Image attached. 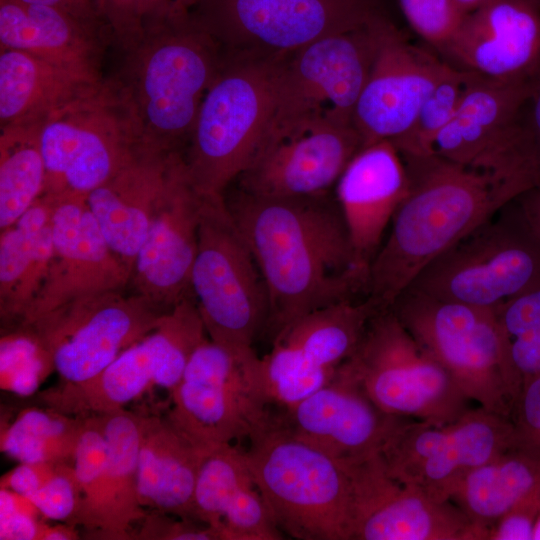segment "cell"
<instances>
[{"label":"cell","instance_id":"obj_1","mask_svg":"<svg viewBox=\"0 0 540 540\" xmlns=\"http://www.w3.org/2000/svg\"><path fill=\"white\" fill-rule=\"evenodd\" d=\"M225 203L263 277L272 338L312 311L365 297L368 270L357 260L336 199L268 198L238 189Z\"/></svg>","mask_w":540,"mask_h":540},{"label":"cell","instance_id":"obj_2","mask_svg":"<svg viewBox=\"0 0 540 540\" xmlns=\"http://www.w3.org/2000/svg\"><path fill=\"white\" fill-rule=\"evenodd\" d=\"M401 155L408 192L369 265L365 288V297L382 309L443 252L520 195L488 171L435 153Z\"/></svg>","mask_w":540,"mask_h":540},{"label":"cell","instance_id":"obj_3","mask_svg":"<svg viewBox=\"0 0 540 540\" xmlns=\"http://www.w3.org/2000/svg\"><path fill=\"white\" fill-rule=\"evenodd\" d=\"M113 77L137 122L145 149L183 152L203 98L226 56L192 12L144 18V33L124 52Z\"/></svg>","mask_w":540,"mask_h":540},{"label":"cell","instance_id":"obj_4","mask_svg":"<svg viewBox=\"0 0 540 540\" xmlns=\"http://www.w3.org/2000/svg\"><path fill=\"white\" fill-rule=\"evenodd\" d=\"M285 57L226 52L183 152L188 180L201 195L224 196L250 166L267 130Z\"/></svg>","mask_w":540,"mask_h":540},{"label":"cell","instance_id":"obj_5","mask_svg":"<svg viewBox=\"0 0 540 540\" xmlns=\"http://www.w3.org/2000/svg\"><path fill=\"white\" fill-rule=\"evenodd\" d=\"M245 458L278 529L299 540H351V479L344 462L270 423Z\"/></svg>","mask_w":540,"mask_h":540},{"label":"cell","instance_id":"obj_6","mask_svg":"<svg viewBox=\"0 0 540 540\" xmlns=\"http://www.w3.org/2000/svg\"><path fill=\"white\" fill-rule=\"evenodd\" d=\"M42 195L56 204L85 197L145 151L134 115L118 84L103 79L43 121Z\"/></svg>","mask_w":540,"mask_h":540},{"label":"cell","instance_id":"obj_7","mask_svg":"<svg viewBox=\"0 0 540 540\" xmlns=\"http://www.w3.org/2000/svg\"><path fill=\"white\" fill-rule=\"evenodd\" d=\"M387 414L433 424L463 415L469 399L389 307L369 322L352 355L337 369Z\"/></svg>","mask_w":540,"mask_h":540},{"label":"cell","instance_id":"obj_8","mask_svg":"<svg viewBox=\"0 0 540 540\" xmlns=\"http://www.w3.org/2000/svg\"><path fill=\"white\" fill-rule=\"evenodd\" d=\"M540 281V236L515 199L443 252L406 288L496 309Z\"/></svg>","mask_w":540,"mask_h":540},{"label":"cell","instance_id":"obj_9","mask_svg":"<svg viewBox=\"0 0 540 540\" xmlns=\"http://www.w3.org/2000/svg\"><path fill=\"white\" fill-rule=\"evenodd\" d=\"M170 396L166 418L206 456L234 441H248L274 415L260 357L254 351H230L210 338L194 351Z\"/></svg>","mask_w":540,"mask_h":540},{"label":"cell","instance_id":"obj_10","mask_svg":"<svg viewBox=\"0 0 540 540\" xmlns=\"http://www.w3.org/2000/svg\"><path fill=\"white\" fill-rule=\"evenodd\" d=\"M190 287L208 337L236 353L254 351L268 322V294L224 196L203 195Z\"/></svg>","mask_w":540,"mask_h":540},{"label":"cell","instance_id":"obj_11","mask_svg":"<svg viewBox=\"0 0 540 540\" xmlns=\"http://www.w3.org/2000/svg\"><path fill=\"white\" fill-rule=\"evenodd\" d=\"M390 308L470 401L510 419L514 397L494 309L411 289H405Z\"/></svg>","mask_w":540,"mask_h":540},{"label":"cell","instance_id":"obj_12","mask_svg":"<svg viewBox=\"0 0 540 540\" xmlns=\"http://www.w3.org/2000/svg\"><path fill=\"white\" fill-rule=\"evenodd\" d=\"M391 24L382 13L359 27L323 37L286 56L276 80L265 135L324 117L352 121L356 102Z\"/></svg>","mask_w":540,"mask_h":540},{"label":"cell","instance_id":"obj_13","mask_svg":"<svg viewBox=\"0 0 540 540\" xmlns=\"http://www.w3.org/2000/svg\"><path fill=\"white\" fill-rule=\"evenodd\" d=\"M207 338L195 301L186 298L94 378L74 385L57 384L39 392L36 399L64 414L86 417L124 409L152 385L170 393Z\"/></svg>","mask_w":540,"mask_h":540},{"label":"cell","instance_id":"obj_14","mask_svg":"<svg viewBox=\"0 0 540 540\" xmlns=\"http://www.w3.org/2000/svg\"><path fill=\"white\" fill-rule=\"evenodd\" d=\"M169 311L133 292L109 291L72 300L19 328L49 356L58 384L74 385L98 375Z\"/></svg>","mask_w":540,"mask_h":540},{"label":"cell","instance_id":"obj_15","mask_svg":"<svg viewBox=\"0 0 540 540\" xmlns=\"http://www.w3.org/2000/svg\"><path fill=\"white\" fill-rule=\"evenodd\" d=\"M513 449L510 419L478 407L446 424L403 418L379 455L391 477L448 501L471 471Z\"/></svg>","mask_w":540,"mask_h":540},{"label":"cell","instance_id":"obj_16","mask_svg":"<svg viewBox=\"0 0 540 540\" xmlns=\"http://www.w3.org/2000/svg\"><path fill=\"white\" fill-rule=\"evenodd\" d=\"M192 14L226 52L283 57L382 12L377 0H200Z\"/></svg>","mask_w":540,"mask_h":540},{"label":"cell","instance_id":"obj_17","mask_svg":"<svg viewBox=\"0 0 540 540\" xmlns=\"http://www.w3.org/2000/svg\"><path fill=\"white\" fill-rule=\"evenodd\" d=\"M364 147L352 121L324 117L267 133L239 189L268 198L329 195Z\"/></svg>","mask_w":540,"mask_h":540},{"label":"cell","instance_id":"obj_18","mask_svg":"<svg viewBox=\"0 0 540 540\" xmlns=\"http://www.w3.org/2000/svg\"><path fill=\"white\" fill-rule=\"evenodd\" d=\"M344 463L351 479V540L489 539V531L451 500L391 477L379 453Z\"/></svg>","mask_w":540,"mask_h":540},{"label":"cell","instance_id":"obj_19","mask_svg":"<svg viewBox=\"0 0 540 540\" xmlns=\"http://www.w3.org/2000/svg\"><path fill=\"white\" fill-rule=\"evenodd\" d=\"M437 54L451 67L502 83L540 76L538 0H488L468 13Z\"/></svg>","mask_w":540,"mask_h":540},{"label":"cell","instance_id":"obj_20","mask_svg":"<svg viewBox=\"0 0 540 540\" xmlns=\"http://www.w3.org/2000/svg\"><path fill=\"white\" fill-rule=\"evenodd\" d=\"M51 228L49 269L18 328L77 298L123 291L130 282L131 270L110 248L85 197L58 203Z\"/></svg>","mask_w":540,"mask_h":540},{"label":"cell","instance_id":"obj_21","mask_svg":"<svg viewBox=\"0 0 540 540\" xmlns=\"http://www.w3.org/2000/svg\"><path fill=\"white\" fill-rule=\"evenodd\" d=\"M451 68L434 50L410 43L392 23L353 111L364 146L404 135Z\"/></svg>","mask_w":540,"mask_h":540},{"label":"cell","instance_id":"obj_22","mask_svg":"<svg viewBox=\"0 0 540 540\" xmlns=\"http://www.w3.org/2000/svg\"><path fill=\"white\" fill-rule=\"evenodd\" d=\"M202 204L203 195L190 184L183 163L135 258L129 282L133 293L164 310L192 297Z\"/></svg>","mask_w":540,"mask_h":540},{"label":"cell","instance_id":"obj_23","mask_svg":"<svg viewBox=\"0 0 540 540\" xmlns=\"http://www.w3.org/2000/svg\"><path fill=\"white\" fill-rule=\"evenodd\" d=\"M276 415L291 435L342 462L380 453L403 419L379 409L337 373L329 383Z\"/></svg>","mask_w":540,"mask_h":540},{"label":"cell","instance_id":"obj_24","mask_svg":"<svg viewBox=\"0 0 540 540\" xmlns=\"http://www.w3.org/2000/svg\"><path fill=\"white\" fill-rule=\"evenodd\" d=\"M408 185L403 157L388 140L361 148L336 183L335 199L357 260L367 270Z\"/></svg>","mask_w":540,"mask_h":540},{"label":"cell","instance_id":"obj_25","mask_svg":"<svg viewBox=\"0 0 540 540\" xmlns=\"http://www.w3.org/2000/svg\"><path fill=\"white\" fill-rule=\"evenodd\" d=\"M183 163V152L145 150L86 198L110 248L131 272L152 218Z\"/></svg>","mask_w":540,"mask_h":540},{"label":"cell","instance_id":"obj_26","mask_svg":"<svg viewBox=\"0 0 540 540\" xmlns=\"http://www.w3.org/2000/svg\"><path fill=\"white\" fill-rule=\"evenodd\" d=\"M533 83H502L468 74L455 114L435 140L434 153L501 179L507 133Z\"/></svg>","mask_w":540,"mask_h":540},{"label":"cell","instance_id":"obj_27","mask_svg":"<svg viewBox=\"0 0 540 540\" xmlns=\"http://www.w3.org/2000/svg\"><path fill=\"white\" fill-rule=\"evenodd\" d=\"M194 519L212 528L220 540H280L253 478L244 450L233 444L206 456L193 498Z\"/></svg>","mask_w":540,"mask_h":540},{"label":"cell","instance_id":"obj_28","mask_svg":"<svg viewBox=\"0 0 540 540\" xmlns=\"http://www.w3.org/2000/svg\"><path fill=\"white\" fill-rule=\"evenodd\" d=\"M108 41L110 35L102 25L82 21L49 6L0 0L1 49L23 51L102 77L100 63Z\"/></svg>","mask_w":540,"mask_h":540},{"label":"cell","instance_id":"obj_29","mask_svg":"<svg viewBox=\"0 0 540 540\" xmlns=\"http://www.w3.org/2000/svg\"><path fill=\"white\" fill-rule=\"evenodd\" d=\"M98 416L107 440V464L97 498L77 527L93 539L131 540L132 524L147 513L137 485L143 416L125 409Z\"/></svg>","mask_w":540,"mask_h":540},{"label":"cell","instance_id":"obj_30","mask_svg":"<svg viewBox=\"0 0 540 540\" xmlns=\"http://www.w3.org/2000/svg\"><path fill=\"white\" fill-rule=\"evenodd\" d=\"M382 308L368 297L312 311L274 338L305 375L326 385L357 348L371 319Z\"/></svg>","mask_w":540,"mask_h":540},{"label":"cell","instance_id":"obj_31","mask_svg":"<svg viewBox=\"0 0 540 540\" xmlns=\"http://www.w3.org/2000/svg\"><path fill=\"white\" fill-rule=\"evenodd\" d=\"M205 458L166 416H143L137 471L140 504L195 520L194 491Z\"/></svg>","mask_w":540,"mask_h":540},{"label":"cell","instance_id":"obj_32","mask_svg":"<svg viewBox=\"0 0 540 540\" xmlns=\"http://www.w3.org/2000/svg\"><path fill=\"white\" fill-rule=\"evenodd\" d=\"M102 80L23 51L1 49L0 127L43 122Z\"/></svg>","mask_w":540,"mask_h":540},{"label":"cell","instance_id":"obj_33","mask_svg":"<svg viewBox=\"0 0 540 540\" xmlns=\"http://www.w3.org/2000/svg\"><path fill=\"white\" fill-rule=\"evenodd\" d=\"M57 204L41 195L0 235V313L21 324L46 278L53 254L51 220Z\"/></svg>","mask_w":540,"mask_h":540},{"label":"cell","instance_id":"obj_34","mask_svg":"<svg viewBox=\"0 0 540 540\" xmlns=\"http://www.w3.org/2000/svg\"><path fill=\"white\" fill-rule=\"evenodd\" d=\"M535 496H540V460L513 449L471 471L451 501L490 533L500 517Z\"/></svg>","mask_w":540,"mask_h":540},{"label":"cell","instance_id":"obj_35","mask_svg":"<svg viewBox=\"0 0 540 540\" xmlns=\"http://www.w3.org/2000/svg\"><path fill=\"white\" fill-rule=\"evenodd\" d=\"M43 122L11 124L0 133V229L14 224L42 195L45 166Z\"/></svg>","mask_w":540,"mask_h":540},{"label":"cell","instance_id":"obj_36","mask_svg":"<svg viewBox=\"0 0 540 540\" xmlns=\"http://www.w3.org/2000/svg\"><path fill=\"white\" fill-rule=\"evenodd\" d=\"M84 422L43 405L25 408L2 424L1 451L19 463L73 464Z\"/></svg>","mask_w":540,"mask_h":540},{"label":"cell","instance_id":"obj_37","mask_svg":"<svg viewBox=\"0 0 540 540\" xmlns=\"http://www.w3.org/2000/svg\"><path fill=\"white\" fill-rule=\"evenodd\" d=\"M514 399L540 375V281L495 309Z\"/></svg>","mask_w":540,"mask_h":540},{"label":"cell","instance_id":"obj_38","mask_svg":"<svg viewBox=\"0 0 540 540\" xmlns=\"http://www.w3.org/2000/svg\"><path fill=\"white\" fill-rule=\"evenodd\" d=\"M468 73L451 68L421 105L409 130L392 143L401 154L434 153V143L450 122L462 98Z\"/></svg>","mask_w":540,"mask_h":540},{"label":"cell","instance_id":"obj_39","mask_svg":"<svg viewBox=\"0 0 540 540\" xmlns=\"http://www.w3.org/2000/svg\"><path fill=\"white\" fill-rule=\"evenodd\" d=\"M1 389L21 396L37 392L54 370L49 356L32 335L18 328L1 339Z\"/></svg>","mask_w":540,"mask_h":540},{"label":"cell","instance_id":"obj_40","mask_svg":"<svg viewBox=\"0 0 540 540\" xmlns=\"http://www.w3.org/2000/svg\"><path fill=\"white\" fill-rule=\"evenodd\" d=\"M507 151L520 178L540 186V76L520 105L507 133Z\"/></svg>","mask_w":540,"mask_h":540},{"label":"cell","instance_id":"obj_41","mask_svg":"<svg viewBox=\"0 0 540 540\" xmlns=\"http://www.w3.org/2000/svg\"><path fill=\"white\" fill-rule=\"evenodd\" d=\"M108 458L107 440L98 415L85 417L73 461L82 500L73 520L77 527L79 519L93 506L101 485Z\"/></svg>","mask_w":540,"mask_h":540},{"label":"cell","instance_id":"obj_42","mask_svg":"<svg viewBox=\"0 0 540 540\" xmlns=\"http://www.w3.org/2000/svg\"><path fill=\"white\" fill-rule=\"evenodd\" d=\"M411 28L436 53L454 36L464 14L454 0H399Z\"/></svg>","mask_w":540,"mask_h":540},{"label":"cell","instance_id":"obj_43","mask_svg":"<svg viewBox=\"0 0 540 540\" xmlns=\"http://www.w3.org/2000/svg\"><path fill=\"white\" fill-rule=\"evenodd\" d=\"M29 499L47 519L73 525L82 500L73 464L62 469Z\"/></svg>","mask_w":540,"mask_h":540},{"label":"cell","instance_id":"obj_44","mask_svg":"<svg viewBox=\"0 0 540 540\" xmlns=\"http://www.w3.org/2000/svg\"><path fill=\"white\" fill-rule=\"evenodd\" d=\"M145 4L146 0H94L97 15L111 41L123 52L143 36Z\"/></svg>","mask_w":540,"mask_h":540},{"label":"cell","instance_id":"obj_45","mask_svg":"<svg viewBox=\"0 0 540 540\" xmlns=\"http://www.w3.org/2000/svg\"><path fill=\"white\" fill-rule=\"evenodd\" d=\"M514 449L540 460V375L520 391L510 416Z\"/></svg>","mask_w":540,"mask_h":540},{"label":"cell","instance_id":"obj_46","mask_svg":"<svg viewBox=\"0 0 540 540\" xmlns=\"http://www.w3.org/2000/svg\"><path fill=\"white\" fill-rule=\"evenodd\" d=\"M41 514L26 497L8 489H0V539L40 540L45 522Z\"/></svg>","mask_w":540,"mask_h":540},{"label":"cell","instance_id":"obj_47","mask_svg":"<svg viewBox=\"0 0 540 540\" xmlns=\"http://www.w3.org/2000/svg\"><path fill=\"white\" fill-rule=\"evenodd\" d=\"M140 528L132 534L139 540H220L206 524L158 510L147 511Z\"/></svg>","mask_w":540,"mask_h":540},{"label":"cell","instance_id":"obj_48","mask_svg":"<svg viewBox=\"0 0 540 540\" xmlns=\"http://www.w3.org/2000/svg\"><path fill=\"white\" fill-rule=\"evenodd\" d=\"M539 507L540 496L519 503L493 524L489 540H533Z\"/></svg>","mask_w":540,"mask_h":540},{"label":"cell","instance_id":"obj_49","mask_svg":"<svg viewBox=\"0 0 540 540\" xmlns=\"http://www.w3.org/2000/svg\"><path fill=\"white\" fill-rule=\"evenodd\" d=\"M66 464L68 463H19L18 466L1 477L0 486L28 498L52 479Z\"/></svg>","mask_w":540,"mask_h":540},{"label":"cell","instance_id":"obj_50","mask_svg":"<svg viewBox=\"0 0 540 540\" xmlns=\"http://www.w3.org/2000/svg\"><path fill=\"white\" fill-rule=\"evenodd\" d=\"M24 4L43 5L62 10L74 17L95 25H103L100 21L94 0H17ZM105 27V26H104ZM107 30V29H106Z\"/></svg>","mask_w":540,"mask_h":540},{"label":"cell","instance_id":"obj_51","mask_svg":"<svg viewBox=\"0 0 540 540\" xmlns=\"http://www.w3.org/2000/svg\"><path fill=\"white\" fill-rule=\"evenodd\" d=\"M515 200L531 227L540 236V186L523 192Z\"/></svg>","mask_w":540,"mask_h":540},{"label":"cell","instance_id":"obj_52","mask_svg":"<svg viewBox=\"0 0 540 540\" xmlns=\"http://www.w3.org/2000/svg\"><path fill=\"white\" fill-rule=\"evenodd\" d=\"M200 0H146L144 18L148 14L159 13L170 9L179 12H191Z\"/></svg>","mask_w":540,"mask_h":540},{"label":"cell","instance_id":"obj_53","mask_svg":"<svg viewBox=\"0 0 540 540\" xmlns=\"http://www.w3.org/2000/svg\"><path fill=\"white\" fill-rule=\"evenodd\" d=\"M78 527L66 522H61L58 525L45 524L40 540H75L79 539L80 535Z\"/></svg>","mask_w":540,"mask_h":540},{"label":"cell","instance_id":"obj_54","mask_svg":"<svg viewBox=\"0 0 540 540\" xmlns=\"http://www.w3.org/2000/svg\"><path fill=\"white\" fill-rule=\"evenodd\" d=\"M459 9L464 13L468 14L480 6H482L484 3H486L488 0H454Z\"/></svg>","mask_w":540,"mask_h":540},{"label":"cell","instance_id":"obj_55","mask_svg":"<svg viewBox=\"0 0 540 540\" xmlns=\"http://www.w3.org/2000/svg\"><path fill=\"white\" fill-rule=\"evenodd\" d=\"M533 540H540V507L534 524Z\"/></svg>","mask_w":540,"mask_h":540},{"label":"cell","instance_id":"obj_56","mask_svg":"<svg viewBox=\"0 0 540 540\" xmlns=\"http://www.w3.org/2000/svg\"><path fill=\"white\" fill-rule=\"evenodd\" d=\"M538 1H539V3H540V0H538Z\"/></svg>","mask_w":540,"mask_h":540}]
</instances>
